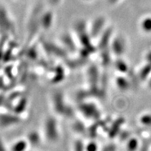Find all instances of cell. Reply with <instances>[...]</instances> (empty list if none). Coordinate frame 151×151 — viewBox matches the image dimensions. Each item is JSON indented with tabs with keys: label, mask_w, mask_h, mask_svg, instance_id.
Listing matches in <instances>:
<instances>
[{
	"label": "cell",
	"mask_w": 151,
	"mask_h": 151,
	"mask_svg": "<svg viewBox=\"0 0 151 151\" xmlns=\"http://www.w3.org/2000/svg\"><path fill=\"white\" fill-rule=\"evenodd\" d=\"M75 150L77 151H83V145L81 143H77L75 145Z\"/></svg>",
	"instance_id": "3"
},
{
	"label": "cell",
	"mask_w": 151,
	"mask_h": 151,
	"mask_svg": "<svg viewBox=\"0 0 151 151\" xmlns=\"http://www.w3.org/2000/svg\"><path fill=\"white\" fill-rule=\"evenodd\" d=\"M45 133L46 132L47 137L50 140H54L58 137V130L56 129V124L52 119L47 120L46 124H45Z\"/></svg>",
	"instance_id": "1"
},
{
	"label": "cell",
	"mask_w": 151,
	"mask_h": 151,
	"mask_svg": "<svg viewBox=\"0 0 151 151\" xmlns=\"http://www.w3.org/2000/svg\"><path fill=\"white\" fill-rule=\"evenodd\" d=\"M25 148V142L23 140H20V142H18L13 145L12 151H23Z\"/></svg>",
	"instance_id": "2"
}]
</instances>
